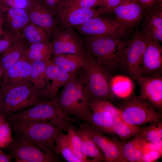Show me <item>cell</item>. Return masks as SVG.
<instances>
[{
  "label": "cell",
  "instance_id": "obj_1",
  "mask_svg": "<svg viewBox=\"0 0 162 162\" xmlns=\"http://www.w3.org/2000/svg\"><path fill=\"white\" fill-rule=\"evenodd\" d=\"M86 52L110 74L122 67L121 52L126 39L108 37L83 38Z\"/></svg>",
  "mask_w": 162,
  "mask_h": 162
},
{
  "label": "cell",
  "instance_id": "obj_2",
  "mask_svg": "<svg viewBox=\"0 0 162 162\" xmlns=\"http://www.w3.org/2000/svg\"><path fill=\"white\" fill-rule=\"evenodd\" d=\"M83 69L79 78L85 86L88 102L99 100L110 101L114 98L110 87V74L88 54Z\"/></svg>",
  "mask_w": 162,
  "mask_h": 162
},
{
  "label": "cell",
  "instance_id": "obj_3",
  "mask_svg": "<svg viewBox=\"0 0 162 162\" xmlns=\"http://www.w3.org/2000/svg\"><path fill=\"white\" fill-rule=\"evenodd\" d=\"M54 99L66 115L74 116L87 122L91 110L84 85L77 77L68 82Z\"/></svg>",
  "mask_w": 162,
  "mask_h": 162
},
{
  "label": "cell",
  "instance_id": "obj_4",
  "mask_svg": "<svg viewBox=\"0 0 162 162\" xmlns=\"http://www.w3.org/2000/svg\"><path fill=\"white\" fill-rule=\"evenodd\" d=\"M4 93L0 113L6 117L51 99L45 88H39L30 81Z\"/></svg>",
  "mask_w": 162,
  "mask_h": 162
},
{
  "label": "cell",
  "instance_id": "obj_5",
  "mask_svg": "<svg viewBox=\"0 0 162 162\" xmlns=\"http://www.w3.org/2000/svg\"><path fill=\"white\" fill-rule=\"evenodd\" d=\"M16 136L32 143L42 149H53L55 138L60 131L48 122L17 120L9 122Z\"/></svg>",
  "mask_w": 162,
  "mask_h": 162
},
{
  "label": "cell",
  "instance_id": "obj_6",
  "mask_svg": "<svg viewBox=\"0 0 162 162\" xmlns=\"http://www.w3.org/2000/svg\"><path fill=\"white\" fill-rule=\"evenodd\" d=\"M8 122L17 120L48 122L60 131H66L71 125L70 116L65 114L54 99L44 101L26 110L6 116Z\"/></svg>",
  "mask_w": 162,
  "mask_h": 162
},
{
  "label": "cell",
  "instance_id": "obj_7",
  "mask_svg": "<svg viewBox=\"0 0 162 162\" xmlns=\"http://www.w3.org/2000/svg\"><path fill=\"white\" fill-rule=\"evenodd\" d=\"M118 108L121 118L133 125L139 126L161 121L160 113L140 95L131 96L126 99L120 108Z\"/></svg>",
  "mask_w": 162,
  "mask_h": 162
},
{
  "label": "cell",
  "instance_id": "obj_8",
  "mask_svg": "<svg viewBox=\"0 0 162 162\" xmlns=\"http://www.w3.org/2000/svg\"><path fill=\"white\" fill-rule=\"evenodd\" d=\"M72 28L84 38L108 37L124 39L130 32L117 23L110 16H99Z\"/></svg>",
  "mask_w": 162,
  "mask_h": 162
},
{
  "label": "cell",
  "instance_id": "obj_9",
  "mask_svg": "<svg viewBox=\"0 0 162 162\" xmlns=\"http://www.w3.org/2000/svg\"><path fill=\"white\" fill-rule=\"evenodd\" d=\"M5 148L7 154L17 162H59L60 158L53 149H44L16 136Z\"/></svg>",
  "mask_w": 162,
  "mask_h": 162
},
{
  "label": "cell",
  "instance_id": "obj_10",
  "mask_svg": "<svg viewBox=\"0 0 162 162\" xmlns=\"http://www.w3.org/2000/svg\"><path fill=\"white\" fill-rule=\"evenodd\" d=\"M88 105L91 114L88 121L86 123L98 132L114 135V124L119 116L118 108L110 101L104 100L89 102Z\"/></svg>",
  "mask_w": 162,
  "mask_h": 162
},
{
  "label": "cell",
  "instance_id": "obj_11",
  "mask_svg": "<svg viewBox=\"0 0 162 162\" xmlns=\"http://www.w3.org/2000/svg\"><path fill=\"white\" fill-rule=\"evenodd\" d=\"M145 35L137 27L130 39L126 40L121 56L122 67L134 79L139 76V68L146 47Z\"/></svg>",
  "mask_w": 162,
  "mask_h": 162
},
{
  "label": "cell",
  "instance_id": "obj_12",
  "mask_svg": "<svg viewBox=\"0 0 162 162\" xmlns=\"http://www.w3.org/2000/svg\"><path fill=\"white\" fill-rule=\"evenodd\" d=\"M51 37L54 55L73 54L84 57L86 56L83 39L72 28H57Z\"/></svg>",
  "mask_w": 162,
  "mask_h": 162
},
{
  "label": "cell",
  "instance_id": "obj_13",
  "mask_svg": "<svg viewBox=\"0 0 162 162\" xmlns=\"http://www.w3.org/2000/svg\"><path fill=\"white\" fill-rule=\"evenodd\" d=\"M99 16H101L98 9L73 6L66 1L59 7L55 14L57 28L60 29L80 25L90 19Z\"/></svg>",
  "mask_w": 162,
  "mask_h": 162
},
{
  "label": "cell",
  "instance_id": "obj_14",
  "mask_svg": "<svg viewBox=\"0 0 162 162\" xmlns=\"http://www.w3.org/2000/svg\"><path fill=\"white\" fill-rule=\"evenodd\" d=\"M145 35L146 46L139 66V76L161 74L162 48L160 42L151 37Z\"/></svg>",
  "mask_w": 162,
  "mask_h": 162
},
{
  "label": "cell",
  "instance_id": "obj_15",
  "mask_svg": "<svg viewBox=\"0 0 162 162\" xmlns=\"http://www.w3.org/2000/svg\"><path fill=\"white\" fill-rule=\"evenodd\" d=\"M146 9L135 0H127L117 7L111 13L115 21L130 32L141 22Z\"/></svg>",
  "mask_w": 162,
  "mask_h": 162
},
{
  "label": "cell",
  "instance_id": "obj_16",
  "mask_svg": "<svg viewBox=\"0 0 162 162\" xmlns=\"http://www.w3.org/2000/svg\"><path fill=\"white\" fill-rule=\"evenodd\" d=\"M94 141L103 155L104 162H119L122 145L125 141L111 138L83 123L80 127Z\"/></svg>",
  "mask_w": 162,
  "mask_h": 162
},
{
  "label": "cell",
  "instance_id": "obj_17",
  "mask_svg": "<svg viewBox=\"0 0 162 162\" xmlns=\"http://www.w3.org/2000/svg\"><path fill=\"white\" fill-rule=\"evenodd\" d=\"M32 61L23 56L5 71L0 89L5 92L29 81Z\"/></svg>",
  "mask_w": 162,
  "mask_h": 162
},
{
  "label": "cell",
  "instance_id": "obj_18",
  "mask_svg": "<svg viewBox=\"0 0 162 162\" xmlns=\"http://www.w3.org/2000/svg\"><path fill=\"white\" fill-rule=\"evenodd\" d=\"M136 79L140 88V96L158 111H161L162 108V76L161 74L139 76Z\"/></svg>",
  "mask_w": 162,
  "mask_h": 162
},
{
  "label": "cell",
  "instance_id": "obj_19",
  "mask_svg": "<svg viewBox=\"0 0 162 162\" xmlns=\"http://www.w3.org/2000/svg\"><path fill=\"white\" fill-rule=\"evenodd\" d=\"M77 75L76 73L66 72L54 64L50 59L46 62L45 89L51 99H54L59 89L64 86Z\"/></svg>",
  "mask_w": 162,
  "mask_h": 162
},
{
  "label": "cell",
  "instance_id": "obj_20",
  "mask_svg": "<svg viewBox=\"0 0 162 162\" xmlns=\"http://www.w3.org/2000/svg\"><path fill=\"white\" fill-rule=\"evenodd\" d=\"M27 11L30 22L44 28L51 37L58 28L56 13L46 7L39 0H34Z\"/></svg>",
  "mask_w": 162,
  "mask_h": 162
},
{
  "label": "cell",
  "instance_id": "obj_21",
  "mask_svg": "<svg viewBox=\"0 0 162 162\" xmlns=\"http://www.w3.org/2000/svg\"><path fill=\"white\" fill-rule=\"evenodd\" d=\"M140 30L144 34L162 41V8L158 6L146 10Z\"/></svg>",
  "mask_w": 162,
  "mask_h": 162
},
{
  "label": "cell",
  "instance_id": "obj_22",
  "mask_svg": "<svg viewBox=\"0 0 162 162\" xmlns=\"http://www.w3.org/2000/svg\"><path fill=\"white\" fill-rule=\"evenodd\" d=\"M0 10L3 17L4 26L15 35L20 34L30 22L27 10L18 8H7Z\"/></svg>",
  "mask_w": 162,
  "mask_h": 162
},
{
  "label": "cell",
  "instance_id": "obj_23",
  "mask_svg": "<svg viewBox=\"0 0 162 162\" xmlns=\"http://www.w3.org/2000/svg\"><path fill=\"white\" fill-rule=\"evenodd\" d=\"M27 46L20 34L10 46L0 55V61L4 72L23 56Z\"/></svg>",
  "mask_w": 162,
  "mask_h": 162
},
{
  "label": "cell",
  "instance_id": "obj_24",
  "mask_svg": "<svg viewBox=\"0 0 162 162\" xmlns=\"http://www.w3.org/2000/svg\"><path fill=\"white\" fill-rule=\"evenodd\" d=\"M86 56L84 57L73 54H58L54 55L50 59L63 71L74 73L84 67Z\"/></svg>",
  "mask_w": 162,
  "mask_h": 162
},
{
  "label": "cell",
  "instance_id": "obj_25",
  "mask_svg": "<svg viewBox=\"0 0 162 162\" xmlns=\"http://www.w3.org/2000/svg\"><path fill=\"white\" fill-rule=\"evenodd\" d=\"M134 87L133 81L128 76L118 75L111 77L110 87L114 98H128L131 95Z\"/></svg>",
  "mask_w": 162,
  "mask_h": 162
},
{
  "label": "cell",
  "instance_id": "obj_26",
  "mask_svg": "<svg viewBox=\"0 0 162 162\" xmlns=\"http://www.w3.org/2000/svg\"><path fill=\"white\" fill-rule=\"evenodd\" d=\"M76 130L81 139L84 155L92 160L93 162H104L103 154L92 139L80 127Z\"/></svg>",
  "mask_w": 162,
  "mask_h": 162
},
{
  "label": "cell",
  "instance_id": "obj_27",
  "mask_svg": "<svg viewBox=\"0 0 162 162\" xmlns=\"http://www.w3.org/2000/svg\"><path fill=\"white\" fill-rule=\"evenodd\" d=\"M21 34L27 46L37 43L50 42L51 37L44 28L31 22L24 28Z\"/></svg>",
  "mask_w": 162,
  "mask_h": 162
},
{
  "label": "cell",
  "instance_id": "obj_28",
  "mask_svg": "<svg viewBox=\"0 0 162 162\" xmlns=\"http://www.w3.org/2000/svg\"><path fill=\"white\" fill-rule=\"evenodd\" d=\"M53 54L51 42H41L31 44L27 46L24 55L32 61H47Z\"/></svg>",
  "mask_w": 162,
  "mask_h": 162
},
{
  "label": "cell",
  "instance_id": "obj_29",
  "mask_svg": "<svg viewBox=\"0 0 162 162\" xmlns=\"http://www.w3.org/2000/svg\"><path fill=\"white\" fill-rule=\"evenodd\" d=\"M55 151L68 162H82L74 154L70 146L68 136L60 131L55 138Z\"/></svg>",
  "mask_w": 162,
  "mask_h": 162
},
{
  "label": "cell",
  "instance_id": "obj_30",
  "mask_svg": "<svg viewBox=\"0 0 162 162\" xmlns=\"http://www.w3.org/2000/svg\"><path fill=\"white\" fill-rule=\"evenodd\" d=\"M141 128L139 126L133 125L126 122L119 116L116 118L114 124V135H117L120 140L126 141L137 134Z\"/></svg>",
  "mask_w": 162,
  "mask_h": 162
},
{
  "label": "cell",
  "instance_id": "obj_31",
  "mask_svg": "<svg viewBox=\"0 0 162 162\" xmlns=\"http://www.w3.org/2000/svg\"><path fill=\"white\" fill-rule=\"evenodd\" d=\"M146 143H153L162 141V123L160 122L149 123L141 128L137 134Z\"/></svg>",
  "mask_w": 162,
  "mask_h": 162
},
{
  "label": "cell",
  "instance_id": "obj_32",
  "mask_svg": "<svg viewBox=\"0 0 162 162\" xmlns=\"http://www.w3.org/2000/svg\"><path fill=\"white\" fill-rule=\"evenodd\" d=\"M47 61H32L29 81L40 88H45V71Z\"/></svg>",
  "mask_w": 162,
  "mask_h": 162
},
{
  "label": "cell",
  "instance_id": "obj_33",
  "mask_svg": "<svg viewBox=\"0 0 162 162\" xmlns=\"http://www.w3.org/2000/svg\"><path fill=\"white\" fill-rule=\"evenodd\" d=\"M66 131L70 145L75 155L82 162H93L92 160L83 154L81 139L76 129L70 125L68 127Z\"/></svg>",
  "mask_w": 162,
  "mask_h": 162
},
{
  "label": "cell",
  "instance_id": "obj_34",
  "mask_svg": "<svg viewBox=\"0 0 162 162\" xmlns=\"http://www.w3.org/2000/svg\"><path fill=\"white\" fill-rule=\"evenodd\" d=\"M139 139L137 134L122 145L119 162H127L128 158L133 153Z\"/></svg>",
  "mask_w": 162,
  "mask_h": 162
},
{
  "label": "cell",
  "instance_id": "obj_35",
  "mask_svg": "<svg viewBox=\"0 0 162 162\" xmlns=\"http://www.w3.org/2000/svg\"><path fill=\"white\" fill-rule=\"evenodd\" d=\"M12 129L9 122L6 120L0 127V148H5L11 142Z\"/></svg>",
  "mask_w": 162,
  "mask_h": 162
},
{
  "label": "cell",
  "instance_id": "obj_36",
  "mask_svg": "<svg viewBox=\"0 0 162 162\" xmlns=\"http://www.w3.org/2000/svg\"><path fill=\"white\" fill-rule=\"evenodd\" d=\"M34 0H0V10L7 8L22 9L27 10Z\"/></svg>",
  "mask_w": 162,
  "mask_h": 162
},
{
  "label": "cell",
  "instance_id": "obj_37",
  "mask_svg": "<svg viewBox=\"0 0 162 162\" xmlns=\"http://www.w3.org/2000/svg\"><path fill=\"white\" fill-rule=\"evenodd\" d=\"M128 0H101L98 9L101 15L110 14L118 6Z\"/></svg>",
  "mask_w": 162,
  "mask_h": 162
},
{
  "label": "cell",
  "instance_id": "obj_38",
  "mask_svg": "<svg viewBox=\"0 0 162 162\" xmlns=\"http://www.w3.org/2000/svg\"><path fill=\"white\" fill-rule=\"evenodd\" d=\"M137 135L139 139L134 151L128 158L127 162H141L145 150L146 142Z\"/></svg>",
  "mask_w": 162,
  "mask_h": 162
},
{
  "label": "cell",
  "instance_id": "obj_39",
  "mask_svg": "<svg viewBox=\"0 0 162 162\" xmlns=\"http://www.w3.org/2000/svg\"><path fill=\"white\" fill-rule=\"evenodd\" d=\"M20 34L15 35L6 30L5 33L0 37V55L4 52L10 46Z\"/></svg>",
  "mask_w": 162,
  "mask_h": 162
},
{
  "label": "cell",
  "instance_id": "obj_40",
  "mask_svg": "<svg viewBox=\"0 0 162 162\" xmlns=\"http://www.w3.org/2000/svg\"><path fill=\"white\" fill-rule=\"evenodd\" d=\"M101 0H73L68 2L70 5L75 7L88 8H95L100 5Z\"/></svg>",
  "mask_w": 162,
  "mask_h": 162
},
{
  "label": "cell",
  "instance_id": "obj_41",
  "mask_svg": "<svg viewBox=\"0 0 162 162\" xmlns=\"http://www.w3.org/2000/svg\"><path fill=\"white\" fill-rule=\"evenodd\" d=\"M162 156V151L145 149L141 162H153L160 158Z\"/></svg>",
  "mask_w": 162,
  "mask_h": 162
},
{
  "label": "cell",
  "instance_id": "obj_42",
  "mask_svg": "<svg viewBox=\"0 0 162 162\" xmlns=\"http://www.w3.org/2000/svg\"><path fill=\"white\" fill-rule=\"evenodd\" d=\"M135 0L144 7L146 10L151 9L158 6H159L158 0Z\"/></svg>",
  "mask_w": 162,
  "mask_h": 162
},
{
  "label": "cell",
  "instance_id": "obj_43",
  "mask_svg": "<svg viewBox=\"0 0 162 162\" xmlns=\"http://www.w3.org/2000/svg\"><path fill=\"white\" fill-rule=\"evenodd\" d=\"M146 149L162 151V141L153 143H146Z\"/></svg>",
  "mask_w": 162,
  "mask_h": 162
},
{
  "label": "cell",
  "instance_id": "obj_44",
  "mask_svg": "<svg viewBox=\"0 0 162 162\" xmlns=\"http://www.w3.org/2000/svg\"><path fill=\"white\" fill-rule=\"evenodd\" d=\"M12 158L6 154L0 148V162H10L12 161Z\"/></svg>",
  "mask_w": 162,
  "mask_h": 162
},
{
  "label": "cell",
  "instance_id": "obj_45",
  "mask_svg": "<svg viewBox=\"0 0 162 162\" xmlns=\"http://www.w3.org/2000/svg\"><path fill=\"white\" fill-rule=\"evenodd\" d=\"M4 26L3 15L2 12L0 10V37L6 32V30H4Z\"/></svg>",
  "mask_w": 162,
  "mask_h": 162
},
{
  "label": "cell",
  "instance_id": "obj_46",
  "mask_svg": "<svg viewBox=\"0 0 162 162\" xmlns=\"http://www.w3.org/2000/svg\"><path fill=\"white\" fill-rule=\"evenodd\" d=\"M4 94V92L0 88V111L2 104Z\"/></svg>",
  "mask_w": 162,
  "mask_h": 162
},
{
  "label": "cell",
  "instance_id": "obj_47",
  "mask_svg": "<svg viewBox=\"0 0 162 162\" xmlns=\"http://www.w3.org/2000/svg\"><path fill=\"white\" fill-rule=\"evenodd\" d=\"M6 120L7 118L6 116L3 114L0 113V127Z\"/></svg>",
  "mask_w": 162,
  "mask_h": 162
},
{
  "label": "cell",
  "instance_id": "obj_48",
  "mask_svg": "<svg viewBox=\"0 0 162 162\" xmlns=\"http://www.w3.org/2000/svg\"><path fill=\"white\" fill-rule=\"evenodd\" d=\"M4 73V70L1 64L0 61V81L3 76Z\"/></svg>",
  "mask_w": 162,
  "mask_h": 162
},
{
  "label": "cell",
  "instance_id": "obj_49",
  "mask_svg": "<svg viewBox=\"0 0 162 162\" xmlns=\"http://www.w3.org/2000/svg\"><path fill=\"white\" fill-rule=\"evenodd\" d=\"M158 2L159 6L162 8V0H158Z\"/></svg>",
  "mask_w": 162,
  "mask_h": 162
},
{
  "label": "cell",
  "instance_id": "obj_50",
  "mask_svg": "<svg viewBox=\"0 0 162 162\" xmlns=\"http://www.w3.org/2000/svg\"><path fill=\"white\" fill-rule=\"evenodd\" d=\"M61 3L63 4L66 1V0H58Z\"/></svg>",
  "mask_w": 162,
  "mask_h": 162
},
{
  "label": "cell",
  "instance_id": "obj_51",
  "mask_svg": "<svg viewBox=\"0 0 162 162\" xmlns=\"http://www.w3.org/2000/svg\"><path fill=\"white\" fill-rule=\"evenodd\" d=\"M73 0H66V1L68 2H69Z\"/></svg>",
  "mask_w": 162,
  "mask_h": 162
}]
</instances>
